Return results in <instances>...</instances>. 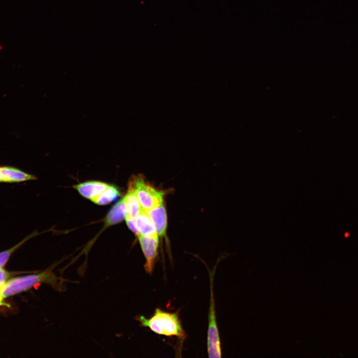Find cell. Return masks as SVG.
<instances>
[{"instance_id": "16", "label": "cell", "mask_w": 358, "mask_h": 358, "mask_svg": "<svg viewBox=\"0 0 358 358\" xmlns=\"http://www.w3.org/2000/svg\"><path fill=\"white\" fill-rule=\"evenodd\" d=\"M2 299H3V297L2 296L1 289H0V306L4 305L6 304L3 302ZM6 305H7V304H6Z\"/></svg>"}, {"instance_id": "12", "label": "cell", "mask_w": 358, "mask_h": 358, "mask_svg": "<svg viewBox=\"0 0 358 358\" xmlns=\"http://www.w3.org/2000/svg\"><path fill=\"white\" fill-rule=\"evenodd\" d=\"M120 194L119 190L115 186L108 184L99 195L91 201L98 205H106L116 200Z\"/></svg>"}, {"instance_id": "3", "label": "cell", "mask_w": 358, "mask_h": 358, "mask_svg": "<svg viewBox=\"0 0 358 358\" xmlns=\"http://www.w3.org/2000/svg\"><path fill=\"white\" fill-rule=\"evenodd\" d=\"M128 184L134 188L144 211H148L163 204L164 192L146 182L142 176L132 177Z\"/></svg>"}, {"instance_id": "11", "label": "cell", "mask_w": 358, "mask_h": 358, "mask_svg": "<svg viewBox=\"0 0 358 358\" xmlns=\"http://www.w3.org/2000/svg\"><path fill=\"white\" fill-rule=\"evenodd\" d=\"M128 214L127 209L122 199L115 204L108 213L105 221L108 226L114 225L122 221Z\"/></svg>"}, {"instance_id": "5", "label": "cell", "mask_w": 358, "mask_h": 358, "mask_svg": "<svg viewBox=\"0 0 358 358\" xmlns=\"http://www.w3.org/2000/svg\"><path fill=\"white\" fill-rule=\"evenodd\" d=\"M138 238L146 260L144 268L148 273L151 274L158 256L159 236L148 237L140 235Z\"/></svg>"}, {"instance_id": "10", "label": "cell", "mask_w": 358, "mask_h": 358, "mask_svg": "<svg viewBox=\"0 0 358 358\" xmlns=\"http://www.w3.org/2000/svg\"><path fill=\"white\" fill-rule=\"evenodd\" d=\"M134 220L140 235L148 237L158 236L154 224L147 211H142Z\"/></svg>"}, {"instance_id": "13", "label": "cell", "mask_w": 358, "mask_h": 358, "mask_svg": "<svg viewBox=\"0 0 358 358\" xmlns=\"http://www.w3.org/2000/svg\"><path fill=\"white\" fill-rule=\"evenodd\" d=\"M29 238V237L25 238L14 247L0 253V268H1L6 264L11 255L20 247Z\"/></svg>"}, {"instance_id": "14", "label": "cell", "mask_w": 358, "mask_h": 358, "mask_svg": "<svg viewBox=\"0 0 358 358\" xmlns=\"http://www.w3.org/2000/svg\"><path fill=\"white\" fill-rule=\"evenodd\" d=\"M125 219L128 228L138 237L140 234L136 226L134 219L128 215Z\"/></svg>"}, {"instance_id": "2", "label": "cell", "mask_w": 358, "mask_h": 358, "mask_svg": "<svg viewBox=\"0 0 358 358\" xmlns=\"http://www.w3.org/2000/svg\"><path fill=\"white\" fill-rule=\"evenodd\" d=\"M141 326L147 327L153 332L168 337L184 339L185 335L179 314L162 310L155 309L153 315L147 318L141 315L137 318Z\"/></svg>"}, {"instance_id": "15", "label": "cell", "mask_w": 358, "mask_h": 358, "mask_svg": "<svg viewBox=\"0 0 358 358\" xmlns=\"http://www.w3.org/2000/svg\"><path fill=\"white\" fill-rule=\"evenodd\" d=\"M9 275L8 272L0 268V289L5 283Z\"/></svg>"}, {"instance_id": "7", "label": "cell", "mask_w": 358, "mask_h": 358, "mask_svg": "<svg viewBox=\"0 0 358 358\" xmlns=\"http://www.w3.org/2000/svg\"><path fill=\"white\" fill-rule=\"evenodd\" d=\"M108 184L99 181H89L74 185V187L84 197L91 201L99 195Z\"/></svg>"}, {"instance_id": "9", "label": "cell", "mask_w": 358, "mask_h": 358, "mask_svg": "<svg viewBox=\"0 0 358 358\" xmlns=\"http://www.w3.org/2000/svg\"><path fill=\"white\" fill-rule=\"evenodd\" d=\"M123 200L127 209L129 215L132 218L135 219L144 210L134 188L129 184L127 192Z\"/></svg>"}, {"instance_id": "6", "label": "cell", "mask_w": 358, "mask_h": 358, "mask_svg": "<svg viewBox=\"0 0 358 358\" xmlns=\"http://www.w3.org/2000/svg\"><path fill=\"white\" fill-rule=\"evenodd\" d=\"M150 217L159 237L166 236L167 215L164 204L147 211Z\"/></svg>"}, {"instance_id": "4", "label": "cell", "mask_w": 358, "mask_h": 358, "mask_svg": "<svg viewBox=\"0 0 358 358\" xmlns=\"http://www.w3.org/2000/svg\"><path fill=\"white\" fill-rule=\"evenodd\" d=\"M213 274L212 272L210 273V298L208 316L207 349L209 358H220L221 357L220 340L216 319L215 300L213 291Z\"/></svg>"}, {"instance_id": "8", "label": "cell", "mask_w": 358, "mask_h": 358, "mask_svg": "<svg viewBox=\"0 0 358 358\" xmlns=\"http://www.w3.org/2000/svg\"><path fill=\"white\" fill-rule=\"evenodd\" d=\"M35 179V176L18 169L10 167H0V182H19Z\"/></svg>"}, {"instance_id": "1", "label": "cell", "mask_w": 358, "mask_h": 358, "mask_svg": "<svg viewBox=\"0 0 358 358\" xmlns=\"http://www.w3.org/2000/svg\"><path fill=\"white\" fill-rule=\"evenodd\" d=\"M54 267L36 274L13 278L6 281L1 288L3 298L26 291L35 285L47 283L58 290L62 289L63 280L53 272Z\"/></svg>"}]
</instances>
